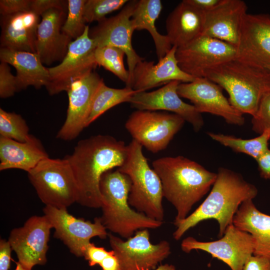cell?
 <instances>
[{
  "instance_id": "36",
  "label": "cell",
  "mask_w": 270,
  "mask_h": 270,
  "mask_svg": "<svg viewBox=\"0 0 270 270\" xmlns=\"http://www.w3.org/2000/svg\"><path fill=\"white\" fill-rule=\"evenodd\" d=\"M18 91L16 76L11 72L8 64L1 62L0 64V96L6 98Z\"/></svg>"
},
{
  "instance_id": "39",
  "label": "cell",
  "mask_w": 270,
  "mask_h": 270,
  "mask_svg": "<svg viewBox=\"0 0 270 270\" xmlns=\"http://www.w3.org/2000/svg\"><path fill=\"white\" fill-rule=\"evenodd\" d=\"M110 252L106 250L103 247L96 246L94 243L90 242L86 249L84 258L88 261L90 266L100 265L110 254Z\"/></svg>"
},
{
  "instance_id": "42",
  "label": "cell",
  "mask_w": 270,
  "mask_h": 270,
  "mask_svg": "<svg viewBox=\"0 0 270 270\" xmlns=\"http://www.w3.org/2000/svg\"><path fill=\"white\" fill-rule=\"evenodd\" d=\"M256 160L260 177L270 180V149L268 148Z\"/></svg>"
},
{
  "instance_id": "26",
  "label": "cell",
  "mask_w": 270,
  "mask_h": 270,
  "mask_svg": "<svg viewBox=\"0 0 270 270\" xmlns=\"http://www.w3.org/2000/svg\"><path fill=\"white\" fill-rule=\"evenodd\" d=\"M0 60L16 68L18 91L30 86L38 89L47 85L48 70L36 53L0 48Z\"/></svg>"
},
{
  "instance_id": "14",
  "label": "cell",
  "mask_w": 270,
  "mask_h": 270,
  "mask_svg": "<svg viewBox=\"0 0 270 270\" xmlns=\"http://www.w3.org/2000/svg\"><path fill=\"white\" fill-rule=\"evenodd\" d=\"M137 0L128 1L116 15L105 18L92 29L89 35L96 47L113 46L122 50L127 58L129 82L126 86L132 88L133 72L136 64L144 58L135 51L132 45L134 31L131 18Z\"/></svg>"
},
{
  "instance_id": "5",
  "label": "cell",
  "mask_w": 270,
  "mask_h": 270,
  "mask_svg": "<svg viewBox=\"0 0 270 270\" xmlns=\"http://www.w3.org/2000/svg\"><path fill=\"white\" fill-rule=\"evenodd\" d=\"M130 187L128 176L118 168L105 172L100 182L102 223L106 230L126 239L138 230L158 228L164 223L132 208L128 202Z\"/></svg>"
},
{
  "instance_id": "8",
  "label": "cell",
  "mask_w": 270,
  "mask_h": 270,
  "mask_svg": "<svg viewBox=\"0 0 270 270\" xmlns=\"http://www.w3.org/2000/svg\"><path fill=\"white\" fill-rule=\"evenodd\" d=\"M185 122L174 113L136 110L130 115L125 128L133 140L156 153L166 148Z\"/></svg>"
},
{
  "instance_id": "15",
  "label": "cell",
  "mask_w": 270,
  "mask_h": 270,
  "mask_svg": "<svg viewBox=\"0 0 270 270\" xmlns=\"http://www.w3.org/2000/svg\"><path fill=\"white\" fill-rule=\"evenodd\" d=\"M52 226L42 216H33L24 226L13 228L8 238L18 262L24 268L32 270L36 265H44L47 262L50 230Z\"/></svg>"
},
{
  "instance_id": "16",
  "label": "cell",
  "mask_w": 270,
  "mask_h": 270,
  "mask_svg": "<svg viewBox=\"0 0 270 270\" xmlns=\"http://www.w3.org/2000/svg\"><path fill=\"white\" fill-rule=\"evenodd\" d=\"M220 86L206 78H196L190 82L180 83L178 93L190 100L200 114L208 112L222 117L230 124L242 126L243 114L234 108L224 95Z\"/></svg>"
},
{
  "instance_id": "31",
  "label": "cell",
  "mask_w": 270,
  "mask_h": 270,
  "mask_svg": "<svg viewBox=\"0 0 270 270\" xmlns=\"http://www.w3.org/2000/svg\"><path fill=\"white\" fill-rule=\"evenodd\" d=\"M124 55L121 49L110 46L97 47L94 52L97 65L112 72L126 86L129 82V72L124 64Z\"/></svg>"
},
{
  "instance_id": "28",
  "label": "cell",
  "mask_w": 270,
  "mask_h": 270,
  "mask_svg": "<svg viewBox=\"0 0 270 270\" xmlns=\"http://www.w3.org/2000/svg\"><path fill=\"white\" fill-rule=\"evenodd\" d=\"M162 8L160 0H137L131 18L134 30H146L151 35L158 60L164 58L172 46L166 34H160L155 25Z\"/></svg>"
},
{
  "instance_id": "32",
  "label": "cell",
  "mask_w": 270,
  "mask_h": 270,
  "mask_svg": "<svg viewBox=\"0 0 270 270\" xmlns=\"http://www.w3.org/2000/svg\"><path fill=\"white\" fill-rule=\"evenodd\" d=\"M28 132V127L20 115L0 108V136L26 142L32 136Z\"/></svg>"
},
{
  "instance_id": "10",
  "label": "cell",
  "mask_w": 270,
  "mask_h": 270,
  "mask_svg": "<svg viewBox=\"0 0 270 270\" xmlns=\"http://www.w3.org/2000/svg\"><path fill=\"white\" fill-rule=\"evenodd\" d=\"M108 237L110 246L119 260L120 270H154L171 253L168 241L152 244L146 228L136 231L126 240L112 234H108Z\"/></svg>"
},
{
  "instance_id": "41",
  "label": "cell",
  "mask_w": 270,
  "mask_h": 270,
  "mask_svg": "<svg viewBox=\"0 0 270 270\" xmlns=\"http://www.w3.org/2000/svg\"><path fill=\"white\" fill-rule=\"evenodd\" d=\"M11 246L8 240H0V270H9L11 264Z\"/></svg>"
},
{
  "instance_id": "38",
  "label": "cell",
  "mask_w": 270,
  "mask_h": 270,
  "mask_svg": "<svg viewBox=\"0 0 270 270\" xmlns=\"http://www.w3.org/2000/svg\"><path fill=\"white\" fill-rule=\"evenodd\" d=\"M30 0H0V13L4 16L30 11Z\"/></svg>"
},
{
  "instance_id": "46",
  "label": "cell",
  "mask_w": 270,
  "mask_h": 270,
  "mask_svg": "<svg viewBox=\"0 0 270 270\" xmlns=\"http://www.w3.org/2000/svg\"><path fill=\"white\" fill-rule=\"evenodd\" d=\"M14 270H32L23 267L18 262H16V268Z\"/></svg>"
},
{
  "instance_id": "43",
  "label": "cell",
  "mask_w": 270,
  "mask_h": 270,
  "mask_svg": "<svg viewBox=\"0 0 270 270\" xmlns=\"http://www.w3.org/2000/svg\"><path fill=\"white\" fill-rule=\"evenodd\" d=\"M102 270H120L119 260L112 250L100 264Z\"/></svg>"
},
{
  "instance_id": "35",
  "label": "cell",
  "mask_w": 270,
  "mask_h": 270,
  "mask_svg": "<svg viewBox=\"0 0 270 270\" xmlns=\"http://www.w3.org/2000/svg\"><path fill=\"white\" fill-rule=\"evenodd\" d=\"M252 130L260 134L270 132V90L262 97L256 114L252 116Z\"/></svg>"
},
{
  "instance_id": "7",
  "label": "cell",
  "mask_w": 270,
  "mask_h": 270,
  "mask_svg": "<svg viewBox=\"0 0 270 270\" xmlns=\"http://www.w3.org/2000/svg\"><path fill=\"white\" fill-rule=\"evenodd\" d=\"M28 173L38 198L46 206L67 209L77 202L78 186L66 156L47 158Z\"/></svg>"
},
{
  "instance_id": "27",
  "label": "cell",
  "mask_w": 270,
  "mask_h": 270,
  "mask_svg": "<svg viewBox=\"0 0 270 270\" xmlns=\"http://www.w3.org/2000/svg\"><path fill=\"white\" fill-rule=\"evenodd\" d=\"M233 224L249 233L254 242V255L270 260V216L259 210L252 201L243 202L233 220Z\"/></svg>"
},
{
  "instance_id": "17",
  "label": "cell",
  "mask_w": 270,
  "mask_h": 270,
  "mask_svg": "<svg viewBox=\"0 0 270 270\" xmlns=\"http://www.w3.org/2000/svg\"><path fill=\"white\" fill-rule=\"evenodd\" d=\"M104 82L95 72H92L74 82L66 92L68 106L66 120L56 134L64 140L75 139L86 128L95 94Z\"/></svg>"
},
{
  "instance_id": "20",
  "label": "cell",
  "mask_w": 270,
  "mask_h": 270,
  "mask_svg": "<svg viewBox=\"0 0 270 270\" xmlns=\"http://www.w3.org/2000/svg\"><path fill=\"white\" fill-rule=\"evenodd\" d=\"M248 7L242 0H221L212 10L204 12L202 34L237 46Z\"/></svg>"
},
{
  "instance_id": "2",
  "label": "cell",
  "mask_w": 270,
  "mask_h": 270,
  "mask_svg": "<svg viewBox=\"0 0 270 270\" xmlns=\"http://www.w3.org/2000/svg\"><path fill=\"white\" fill-rule=\"evenodd\" d=\"M256 186L244 180L240 174L220 168L212 188L204 201L190 214L175 226L173 238L180 240L190 229L208 220H216L219 226L218 237H222L241 204L256 197Z\"/></svg>"
},
{
  "instance_id": "22",
  "label": "cell",
  "mask_w": 270,
  "mask_h": 270,
  "mask_svg": "<svg viewBox=\"0 0 270 270\" xmlns=\"http://www.w3.org/2000/svg\"><path fill=\"white\" fill-rule=\"evenodd\" d=\"M41 16L37 29L36 53L42 64L50 65L56 61L62 62L72 40L62 30L66 10L52 8Z\"/></svg>"
},
{
  "instance_id": "1",
  "label": "cell",
  "mask_w": 270,
  "mask_h": 270,
  "mask_svg": "<svg viewBox=\"0 0 270 270\" xmlns=\"http://www.w3.org/2000/svg\"><path fill=\"white\" fill-rule=\"evenodd\" d=\"M128 146L109 135L98 134L80 140L66 156L76 181L77 202L90 208H100V182L102 175L124 162Z\"/></svg>"
},
{
  "instance_id": "18",
  "label": "cell",
  "mask_w": 270,
  "mask_h": 270,
  "mask_svg": "<svg viewBox=\"0 0 270 270\" xmlns=\"http://www.w3.org/2000/svg\"><path fill=\"white\" fill-rule=\"evenodd\" d=\"M180 83L172 81L156 90L138 92L129 103L136 110L170 112L189 122L195 132H198L204 126L203 118L192 104L180 98L177 91Z\"/></svg>"
},
{
  "instance_id": "25",
  "label": "cell",
  "mask_w": 270,
  "mask_h": 270,
  "mask_svg": "<svg viewBox=\"0 0 270 270\" xmlns=\"http://www.w3.org/2000/svg\"><path fill=\"white\" fill-rule=\"evenodd\" d=\"M48 155L40 140L32 136L26 142L0 136V170L20 169L28 172Z\"/></svg>"
},
{
  "instance_id": "13",
  "label": "cell",
  "mask_w": 270,
  "mask_h": 270,
  "mask_svg": "<svg viewBox=\"0 0 270 270\" xmlns=\"http://www.w3.org/2000/svg\"><path fill=\"white\" fill-rule=\"evenodd\" d=\"M180 247L186 253L204 251L225 263L231 270H242L246 260L254 254V242L250 234L232 224L218 240L202 242L188 236L182 240Z\"/></svg>"
},
{
  "instance_id": "6",
  "label": "cell",
  "mask_w": 270,
  "mask_h": 270,
  "mask_svg": "<svg viewBox=\"0 0 270 270\" xmlns=\"http://www.w3.org/2000/svg\"><path fill=\"white\" fill-rule=\"evenodd\" d=\"M142 146L134 140L128 145L124 164L118 168L131 181L128 202L130 206L154 220L163 222L164 210L160 180L150 166L142 152Z\"/></svg>"
},
{
  "instance_id": "40",
  "label": "cell",
  "mask_w": 270,
  "mask_h": 270,
  "mask_svg": "<svg viewBox=\"0 0 270 270\" xmlns=\"http://www.w3.org/2000/svg\"><path fill=\"white\" fill-rule=\"evenodd\" d=\"M242 270H270V260L252 254L246 260Z\"/></svg>"
},
{
  "instance_id": "11",
  "label": "cell",
  "mask_w": 270,
  "mask_h": 270,
  "mask_svg": "<svg viewBox=\"0 0 270 270\" xmlns=\"http://www.w3.org/2000/svg\"><path fill=\"white\" fill-rule=\"evenodd\" d=\"M44 216L54 229V236L62 240L70 252L78 257L84 256L86 249L94 237L105 239L108 234L100 218L94 222L76 218L67 209L46 206Z\"/></svg>"
},
{
  "instance_id": "37",
  "label": "cell",
  "mask_w": 270,
  "mask_h": 270,
  "mask_svg": "<svg viewBox=\"0 0 270 270\" xmlns=\"http://www.w3.org/2000/svg\"><path fill=\"white\" fill-rule=\"evenodd\" d=\"M68 1L62 0H30V11L38 16L52 8L66 10Z\"/></svg>"
},
{
  "instance_id": "45",
  "label": "cell",
  "mask_w": 270,
  "mask_h": 270,
  "mask_svg": "<svg viewBox=\"0 0 270 270\" xmlns=\"http://www.w3.org/2000/svg\"><path fill=\"white\" fill-rule=\"evenodd\" d=\"M176 270V267L170 264H160L154 270Z\"/></svg>"
},
{
  "instance_id": "47",
  "label": "cell",
  "mask_w": 270,
  "mask_h": 270,
  "mask_svg": "<svg viewBox=\"0 0 270 270\" xmlns=\"http://www.w3.org/2000/svg\"><path fill=\"white\" fill-rule=\"evenodd\" d=\"M266 68H268V70H270V65H269V66H266Z\"/></svg>"
},
{
  "instance_id": "29",
  "label": "cell",
  "mask_w": 270,
  "mask_h": 270,
  "mask_svg": "<svg viewBox=\"0 0 270 270\" xmlns=\"http://www.w3.org/2000/svg\"><path fill=\"white\" fill-rule=\"evenodd\" d=\"M136 92L138 91L127 86L123 88H110L103 82L95 94L86 128L112 108L122 102H129Z\"/></svg>"
},
{
  "instance_id": "30",
  "label": "cell",
  "mask_w": 270,
  "mask_h": 270,
  "mask_svg": "<svg viewBox=\"0 0 270 270\" xmlns=\"http://www.w3.org/2000/svg\"><path fill=\"white\" fill-rule=\"evenodd\" d=\"M213 140L233 151L247 154L256 160L268 148L270 132L266 130L256 138L243 139L220 133L208 132Z\"/></svg>"
},
{
  "instance_id": "34",
  "label": "cell",
  "mask_w": 270,
  "mask_h": 270,
  "mask_svg": "<svg viewBox=\"0 0 270 270\" xmlns=\"http://www.w3.org/2000/svg\"><path fill=\"white\" fill-rule=\"evenodd\" d=\"M127 0H86L84 8L86 22L100 21L106 18L108 14L123 8L128 2Z\"/></svg>"
},
{
  "instance_id": "19",
  "label": "cell",
  "mask_w": 270,
  "mask_h": 270,
  "mask_svg": "<svg viewBox=\"0 0 270 270\" xmlns=\"http://www.w3.org/2000/svg\"><path fill=\"white\" fill-rule=\"evenodd\" d=\"M236 50L238 60L264 68L270 65V14H246Z\"/></svg>"
},
{
  "instance_id": "12",
  "label": "cell",
  "mask_w": 270,
  "mask_h": 270,
  "mask_svg": "<svg viewBox=\"0 0 270 270\" xmlns=\"http://www.w3.org/2000/svg\"><path fill=\"white\" fill-rule=\"evenodd\" d=\"M234 46L204 34H201L176 51L180 68L194 78H204L210 69L236 56Z\"/></svg>"
},
{
  "instance_id": "33",
  "label": "cell",
  "mask_w": 270,
  "mask_h": 270,
  "mask_svg": "<svg viewBox=\"0 0 270 270\" xmlns=\"http://www.w3.org/2000/svg\"><path fill=\"white\" fill-rule=\"evenodd\" d=\"M86 0H68V16L62 28V32L71 39H76L86 27L84 8Z\"/></svg>"
},
{
  "instance_id": "24",
  "label": "cell",
  "mask_w": 270,
  "mask_h": 270,
  "mask_svg": "<svg viewBox=\"0 0 270 270\" xmlns=\"http://www.w3.org/2000/svg\"><path fill=\"white\" fill-rule=\"evenodd\" d=\"M204 12L188 0L179 3L166 21V36L172 46L180 48L202 34Z\"/></svg>"
},
{
  "instance_id": "21",
  "label": "cell",
  "mask_w": 270,
  "mask_h": 270,
  "mask_svg": "<svg viewBox=\"0 0 270 270\" xmlns=\"http://www.w3.org/2000/svg\"><path fill=\"white\" fill-rule=\"evenodd\" d=\"M177 48L172 46L156 64L144 60L138 62L133 72L132 88L144 92L172 81L181 83L192 82L195 78L183 71L178 66L176 55Z\"/></svg>"
},
{
  "instance_id": "23",
  "label": "cell",
  "mask_w": 270,
  "mask_h": 270,
  "mask_svg": "<svg viewBox=\"0 0 270 270\" xmlns=\"http://www.w3.org/2000/svg\"><path fill=\"white\" fill-rule=\"evenodd\" d=\"M39 16L30 11L2 16L0 48L36 53Z\"/></svg>"
},
{
  "instance_id": "4",
  "label": "cell",
  "mask_w": 270,
  "mask_h": 270,
  "mask_svg": "<svg viewBox=\"0 0 270 270\" xmlns=\"http://www.w3.org/2000/svg\"><path fill=\"white\" fill-rule=\"evenodd\" d=\"M206 78L224 90L231 105L254 116L263 96L270 90V71L236 58L208 70Z\"/></svg>"
},
{
  "instance_id": "3",
  "label": "cell",
  "mask_w": 270,
  "mask_h": 270,
  "mask_svg": "<svg viewBox=\"0 0 270 270\" xmlns=\"http://www.w3.org/2000/svg\"><path fill=\"white\" fill-rule=\"evenodd\" d=\"M152 165L160 180L164 198L176 210L174 226L188 216L192 206L208 192L216 178V173L183 156L160 158Z\"/></svg>"
},
{
  "instance_id": "9",
  "label": "cell",
  "mask_w": 270,
  "mask_h": 270,
  "mask_svg": "<svg viewBox=\"0 0 270 270\" xmlns=\"http://www.w3.org/2000/svg\"><path fill=\"white\" fill-rule=\"evenodd\" d=\"M89 31L86 26L82 34L70 44L61 62L48 68L49 80L46 88L50 95L67 92L74 82L92 72L97 66L94 56L97 47Z\"/></svg>"
},
{
  "instance_id": "44",
  "label": "cell",
  "mask_w": 270,
  "mask_h": 270,
  "mask_svg": "<svg viewBox=\"0 0 270 270\" xmlns=\"http://www.w3.org/2000/svg\"><path fill=\"white\" fill-rule=\"evenodd\" d=\"M188 1L201 10L206 12L215 7L221 0H188Z\"/></svg>"
}]
</instances>
